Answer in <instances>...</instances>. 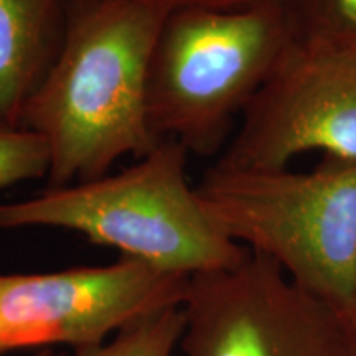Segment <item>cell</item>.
I'll use <instances>...</instances> for the list:
<instances>
[{"label": "cell", "instance_id": "obj_1", "mask_svg": "<svg viewBox=\"0 0 356 356\" xmlns=\"http://www.w3.org/2000/svg\"><path fill=\"white\" fill-rule=\"evenodd\" d=\"M170 10L150 0H71L63 47L20 118L50 149L48 188L104 177L122 157L162 144L147 84Z\"/></svg>", "mask_w": 356, "mask_h": 356}, {"label": "cell", "instance_id": "obj_10", "mask_svg": "<svg viewBox=\"0 0 356 356\" xmlns=\"http://www.w3.org/2000/svg\"><path fill=\"white\" fill-rule=\"evenodd\" d=\"M296 42L356 48V0H284Z\"/></svg>", "mask_w": 356, "mask_h": 356}, {"label": "cell", "instance_id": "obj_8", "mask_svg": "<svg viewBox=\"0 0 356 356\" xmlns=\"http://www.w3.org/2000/svg\"><path fill=\"white\" fill-rule=\"evenodd\" d=\"M71 0H0V127H20L26 102L63 47Z\"/></svg>", "mask_w": 356, "mask_h": 356}, {"label": "cell", "instance_id": "obj_11", "mask_svg": "<svg viewBox=\"0 0 356 356\" xmlns=\"http://www.w3.org/2000/svg\"><path fill=\"white\" fill-rule=\"evenodd\" d=\"M50 149L38 132L26 127H0V190L47 178Z\"/></svg>", "mask_w": 356, "mask_h": 356}, {"label": "cell", "instance_id": "obj_3", "mask_svg": "<svg viewBox=\"0 0 356 356\" xmlns=\"http://www.w3.org/2000/svg\"><path fill=\"white\" fill-rule=\"evenodd\" d=\"M296 42L284 0L178 7L155 43L147 113L160 140L211 157Z\"/></svg>", "mask_w": 356, "mask_h": 356}, {"label": "cell", "instance_id": "obj_7", "mask_svg": "<svg viewBox=\"0 0 356 356\" xmlns=\"http://www.w3.org/2000/svg\"><path fill=\"white\" fill-rule=\"evenodd\" d=\"M314 150L356 160V48L293 42L216 163L274 170Z\"/></svg>", "mask_w": 356, "mask_h": 356}, {"label": "cell", "instance_id": "obj_9", "mask_svg": "<svg viewBox=\"0 0 356 356\" xmlns=\"http://www.w3.org/2000/svg\"><path fill=\"white\" fill-rule=\"evenodd\" d=\"M184 327V307H172L127 325L113 340L74 350V356H173Z\"/></svg>", "mask_w": 356, "mask_h": 356}, {"label": "cell", "instance_id": "obj_6", "mask_svg": "<svg viewBox=\"0 0 356 356\" xmlns=\"http://www.w3.org/2000/svg\"><path fill=\"white\" fill-rule=\"evenodd\" d=\"M188 282L124 256L109 266L0 274V355L101 345L147 315L184 305Z\"/></svg>", "mask_w": 356, "mask_h": 356}, {"label": "cell", "instance_id": "obj_5", "mask_svg": "<svg viewBox=\"0 0 356 356\" xmlns=\"http://www.w3.org/2000/svg\"><path fill=\"white\" fill-rule=\"evenodd\" d=\"M181 307V356H351L343 314L259 252L191 275Z\"/></svg>", "mask_w": 356, "mask_h": 356}, {"label": "cell", "instance_id": "obj_13", "mask_svg": "<svg viewBox=\"0 0 356 356\" xmlns=\"http://www.w3.org/2000/svg\"><path fill=\"white\" fill-rule=\"evenodd\" d=\"M346 328H348L350 335V345H351V356H356V293L355 299L351 302L350 309L343 314Z\"/></svg>", "mask_w": 356, "mask_h": 356}, {"label": "cell", "instance_id": "obj_14", "mask_svg": "<svg viewBox=\"0 0 356 356\" xmlns=\"http://www.w3.org/2000/svg\"><path fill=\"white\" fill-rule=\"evenodd\" d=\"M32 356H51V351L50 350H42V351H38V353H35Z\"/></svg>", "mask_w": 356, "mask_h": 356}, {"label": "cell", "instance_id": "obj_4", "mask_svg": "<svg viewBox=\"0 0 356 356\" xmlns=\"http://www.w3.org/2000/svg\"><path fill=\"white\" fill-rule=\"evenodd\" d=\"M218 228L345 314L356 293V160L312 172L215 163L195 186Z\"/></svg>", "mask_w": 356, "mask_h": 356}, {"label": "cell", "instance_id": "obj_12", "mask_svg": "<svg viewBox=\"0 0 356 356\" xmlns=\"http://www.w3.org/2000/svg\"><path fill=\"white\" fill-rule=\"evenodd\" d=\"M150 2L160 3L168 8H178V7H191V6H203V7H239L244 3L251 2V0H150Z\"/></svg>", "mask_w": 356, "mask_h": 356}, {"label": "cell", "instance_id": "obj_2", "mask_svg": "<svg viewBox=\"0 0 356 356\" xmlns=\"http://www.w3.org/2000/svg\"><path fill=\"white\" fill-rule=\"evenodd\" d=\"M188 150L163 140L132 167L13 203H0V231L56 228L173 274L229 269L249 249L208 215L186 177Z\"/></svg>", "mask_w": 356, "mask_h": 356}]
</instances>
